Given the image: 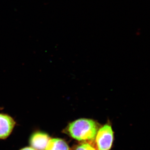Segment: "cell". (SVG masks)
Returning <instances> with one entry per match:
<instances>
[{"label":"cell","mask_w":150,"mask_h":150,"mask_svg":"<svg viewBox=\"0 0 150 150\" xmlns=\"http://www.w3.org/2000/svg\"><path fill=\"white\" fill-rule=\"evenodd\" d=\"M99 129L96 121L88 118H80L70 123L65 133L75 140L92 144Z\"/></svg>","instance_id":"obj_1"},{"label":"cell","mask_w":150,"mask_h":150,"mask_svg":"<svg viewBox=\"0 0 150 150\" xmlns=\"http://www.w3.org/2000/svg\"><path fill=\"white\" fill-rule=\"evenodd\" d=\"M113 132L110 123H106L98 129L96 137L97 150H110L113 141Z\"/></svg>","instance_id":"obj_2"},{"label":"cell","mask_w":150,"mask_h":150,"mask_svg":"<svg viewBox=\"0 0 150 150\" xmlns=\"http://www.w3.org/2000/svg\"><path fill=\"white\" fill-rule=\"evenodd\" d=\"M16 122L9 115L0 114V139H5L10 135Z\"/></svg>","instance_id":"obj_3"},{"label":"cell","mask_w":150,"mask_h":150,"mask_svg":"<svg viewBox=\"0 0 150 150\" xmlns=\"http://www.w3.org/2000/svg\"><path fill=\"white\" fill-rule=\"evenodd\" d=\"M50 139V137L46 133L36 132L30 137V144L35 150H45Z\"/></svg>","instance_id":"obj_4"},{"label":"cell","mask_w":150,"mask_h":150,"mask_svg":"<svg viewBox=\"0 0 150 150\" xmlns=\"http://www.w3.org/2000/svg\"><path fill=\"white\" fill-rule=\"evenodd\" d=\"M45 150H71L64 140L59 138L50 139Z\"/></svg>","instance_id":"obj_5"},{"label":"cell","mask_w":150,"mask_h":150,"mask_svg":"<svg viewBox=\"0 0 150 150\" xmlns=\"http://www.w3.org/2000/svg\"><path fill=\"white\" fill-rule=\"evenodd\" d=\"M72 150H97L92 144L87 142H82L77 145Z\"/></svg>","instance_id":"obj_6"},{"label":"cell","mask_w":150,"mask_h":150,"mask_svg":"<svg viewBox=\"0 0 150 150\" xmlns=\"http://www.w3.org/2000/svg\"><path fill=\"white\" fill-rule=\"evenodd\" d=\"M35 150L34 149H33L32 147H25L24 148H23V149H21V150Z\"/></svg>","instance_id":"obj_7"}]
</instances>
